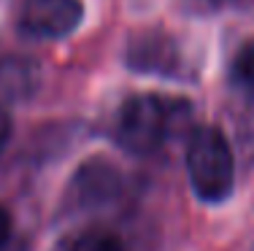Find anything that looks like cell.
Here are the masks:
<instances>
[{
  "instance_id": "6da1fadb",
  "label": "cell",
  "mask_w": 254,
  "mask_h": 251,
  "mask_svg": "<svg viewBox=\"0 0 254 251\" xmlns=\"http://www.w3.org/2000/svg\"><path fill=\"white\" fill-rule=\"evenodd\" d=\"M187 113H190V105L181 100H168L152 92L135 95L119 108L117 143L135 157L154 154L176 135Z\"/></svg>"
},
{
  "instance_id": "7a4b0ae2",
  "label": "cell",
  "mask_w": 254,
  "mask_h": 251,
  "mask_svg": "<svg viewBox=\"0 0 254 251\" xmlns=\"http://www.w3.org/2000/svg\"><path fill=\"white\" fill-rule=\"evenodd\" d=\"M187 176L203 202H225L235 187V162L219 127L203 124L187 141Z\"/></svg>"
},
{
  "instance_id": "3957f363",
  "label": "cell",
  "mask_w": 254,
  "mask_h": 251,
  "mask_svg": "<svg viewBox=\"0 0 254 251\" xmlns=\"http://www.w3.org/2000/svg\"><path fill=\"white\" fill-rule=\"evenodd\" d=\"M81 19V0H22L19 8V27L33 38H65Z\"/></svg>"
},
{
  "instance_id": "277c9868",
  "label": "cell",
  "mask_w": 254,
  "mask_h": 251,
  "mask_svg": "<svg viewBox=\"0 0 254 251\" xmlns=\"http://www.w3.org/2000/svg\"><path fill=\"white\" fill-rule=\"evenodd\" d=\"M73 187H76L78 197L84 200V205H89V202H106L119 189V173L111 165L92 162V165L81 167Z\"/></svg>"
},
{
  "instance_id": "5b68a950",
  "label": "cell",
  "mask_w": 254,
  "mask_h": 251,
  "mask_svg": "<svg viewBox=\"0 0 254 251\" xmlns=\"http://www.w3.org/2000/svg\"><path fill=\"white\" fill-rule=\"evenodd\" d=\"M233 81L249 100H254V38L241 46L233 62Z\"/></svg>"
},
{
  "instance_id": "8992f818",
  "label": "cell",
  "mask_w": 254,
  "mask_h": 251,
  "mask_svg": "<svg viewBox=\"0 0 254 251\" xmlns=\"http://www.w3.org/2000/svg\"><path fill=\"white\" fill-rule=\"evenodd\" d=\"M65 251H125V246L117 235H111V232L92 230V232L78 235L73 243H68Z\"/></svg>"
},
{
  "instance_id": "52a82bcc",
  "label": "cell",
  "mask_w": 254,
  "mask_h": 251,
  "mask_svg": "<svg viewBox=\"0 0 254 251\" xmlns=\"http://www.w3.org/2000/svg\"><path fill=\"white\" fill-rule=\"evenodd\" d=\"M8 141H11V119H8V113L0 108V154L8 146Z\"/></svg>"
},
{
  "instance_id": "ba28073f",
  "label": "cell",
  "mask_w": 254,
  "mask_h": 251,
  "mask_svg": "<svg viewBox=\"0 0 254 251\" xmlns=\"http://www.w3.org/2000/svg\"><path fill=\"white\" fill-rule=\"evenodd\" d=\"M11 238V216L3 205H0V246H5V241Z\"/></svg>"
}]
</instances>
